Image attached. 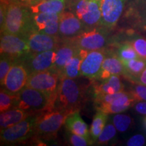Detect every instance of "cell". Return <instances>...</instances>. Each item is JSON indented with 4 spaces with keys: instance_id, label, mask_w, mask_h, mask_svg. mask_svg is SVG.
Returning a JSON list of instances; mask_svg holds the SVG:
<instances>
[{
    "instance_id": "d590c367",
    "label": "cell",
    "mask_w": 146,
    "mask_h": 146,
    "mask_svg": "<svg viewBox=\"0 0 146 146\" xmlns=\"http://www.w3.org/2000/svg\"><path fill=\"white\" fill-rule=\"evenodd\" d=\"M59 27L60 19L54 20L47 24L46 27L40 32L49 35L59 36Z\"/></svg>"
},
{
    "instance_id": "74e56055",
    "label": "cell",
    "mask_w": 146,
    "mask_h": 146,
    "mask_svg": "<svg viewBox=\"0 0 146 146\" xmlns=\"http://www.w3.org/2000/svg\"><path fill=\"white\" fill-rule=\"evenodd\" d=\"M5 1H7L8 3L12 2L18 3L27 7H30L31 5H35L39 2V0H5Z\"/></svg>"
},
{
    "instance_id": "8d00e7d4",
    "label": "cell",
    "mask_w": 146,
    "mask_h": 146,
    "mask_svg": "<svg viewBox=\"0 0 146 146\" xmlns=\"http://www.w3.org/2000/svg\"><path fill=\"white\" fill-rule=\"evenodd\" d=\"M145 143V138L142 135H135L128 140L127 145L128 146H143Z\"/></svg>"
},
{
    "instance_id": "4316f807",
    "label": "cell",
    "mask_w": 146,
    "mask_h": 146,
    "mask_svg": "<svg viewBox=\"0 0 146 146\" xmlns=\"http://www.w3.org/2000/svg\"><path fill=\"white\" fill-rule=\"evenodd\" d=\"M60 14L37 13L33 14V23L34 31H41L50 22L60 19Z\"/></svg>"
},
{
    "instance_id": "83f0119b",
    "label": "cell",
    "mask_w": 146,
    "mask_h": 146,
    "mask_svg": "<svg viewBox=\"0 0 146 146\" xmlns=\"http://www.w3.org/2000/svg\"><path fill=\"white\" fill-rule=\"evenodd\" d=\"M116 53L123 62L140 58L130 41L125 42L118 45Z\"/></svg>"
},
{
    "instance_id": "4dcf8cb0",
    "label": "cell",
    "mask_w": 146,
    "mask_h": 146,
    "mask_svg": "<svg viewBox=\"0 0 146 146\" xmlns=\"http://www.w3.org/2000/svg\"><path fill=\"white\" fill-rule=\"evenodd\" d=\"M17 62L16 60L14 58L9 57L5 55L1 54V60H0V82H1V86L2 87L3 82L7 76L10 68L13 66L14 64Z\"/></svg>"
},
{
    "instance_id": "603a6c76",
    "label": "cell",
    "mask_w": 146,
    "mask_h": 146,
    "mask_svg": "<svg viewBox=\"0 0 146 146\" xmlns=\"http://www.w3.org/2000/svg\"><path fill=\"white\" fill-rule=\"evenodd\" d=\"M88 51L79 49L68 62L65 66L62 76L70 78H76L80 76V70L83 60L86 57Z\"/></svg>"
},
{
    "instance_id": "44dd1931",
    "label": "cell",
    "mask_w": 146,
    "mask_h": 146,
    "mask_svg": "<svg viewBox=\"0 0 146 146\" xmlns=\"http://www.w3.org/2000/svg\"><path fill=\"white\" fill-rule=\"evenodd\" d=\"M30 116H33L31 113L17 108L1 112L0 114L1 130L12 127L21 122L22 120L26 119Z\"/></svg>"
},
{
    "instance_id": "5b68a950",
    "label": "cell",
    "mask_w": 146,
    "mask_h": 146,
    "mask_svg": "<svg viewBox=\"0 0 146 146\" xmlns=\"http://www.w3.org/2000/svg\"><path fill=\"white\" fill-rule=\"evenodd\" d=\"M36 116H30L12 127L1 130V144L12 145L21 143L34 137Z\"/></svg>"
},
{
    "instance_id": "d4e9b609",
    "label": "cell",
    "mask_w": 146,
    "mask_h": 146,
    "mask_svg": "<svg viewBox=\"0 0 146 146\" xmlns=\"http://www.w3.org/2000/svg\"><path fill=\"white\" fill-rule=\"evenodd\" d=\"M108 118V114L101 110H97V112L94 115L89 131L91 138L94 143H96L100 133L104 129Z\"/></svg>"
},
{
    "instance_id": "484cf974",
    "label": "cell",
    "mask_w": 146,
    "mask_h": 146,
    "mask_svg": "<svg viewBox=\"0 0 146 146\" xmlns=\"http://www.w3.org/2000/svg\"><path fill=\"white\" fill-rule=\"evenodd\" d=\"M18 94H14L6 89L1 88L0 91V111L1 112L15 108L18 102Z\"/></svg>"
},
{
    "instance_id": "ffe728a7",
    "label": "cell",
    "mask_w": 146,
    "mask_h": 146,
    "mask_svg": "<svg viewBox=\"0 0 146 146\" xmlns=\"http://www.w3.org/2000/svg\"><path fill=\"white\" fill-rule=\"evenodd\" d=\"M64 125L67 131L79 135L91 138L88 125L81 118L79 111H74L67 116Z\"/></svg>"
},
{
    "instance_id": "836d02e7",
    "label": "cell",
    "mask_w": 146,
    "mask_h": 146,
    "mask_svg": "<svg viewBox=\"0 0 146 146\" xmlns=\"http://www.w3.org/2000/svg\"><path fill=\"white\" fill-rule=\"evenodd\" d=\"M137 102L146 101V86L141 84L131 83L129 90Z\"/></svg>"
},
{
    "instance_id": "f35d334b",
    "label": "cell",
    "mask_w": 146,
    "mask_h": 146,
    "mask_svg": "<svg viewBox=\"0 0 146 146\" xmlns=\"http://www.w3.org/2000/svg\"><path fill=\"white\" fill-rule=\"evenodd\" d=\"M134 106L137 112L143 115V116H146V101H139L136 102Z\"/></svg>"
},
{
    "instance_id": "6da1fadb",
    "label": "cell",
    "mask_w": 146,
    "mask_h": 146,
    "mask_svg": "<svg viewBox=\"0 0 146 146\" xmlns=\"http://www.w3.org/2000/svg\"><path fill=\"white\" fill-rule=\"evenodd\" d=\"M32 31H34L33 14L29 7L18 3H9L1 33L16 35L25 38Z\"/></svg>"
},
{
    "instance_id": "ac0fdd59",
    "label": "cell",
    "mask_w": 146,
    "mask_h": 146,
    "mask_svg": "<svg viewBox=\"0 0 146 146\" xmlns=\"http://www.w3.org/2000/svg\"><path fill=\"white\" fill-rule=\"evenodd\" d=\"M136 102H137L135 100L130 91H125L121 96L118 97L111 103L96 108V110L108 114H118L134 106Z\"/></svg>"
},
{
    "instance_id": "1f68e13d",
    "label": "cell",
    "mask_w": 146,
    "mask_h": 146,
    "mask_svg": "<svg viewBox=\"0 0 146 146\" xmlns=\"http://www.w3.org/2000/svg\"><path fill=\"white\" fill-rule=\"evenodd\" d=\"M116 134V129L114 124H108L105 126L96 143H98V145H106L114 137Z\"/></svg>"
},
{
    "instance_id": "b9f144b4",
    "label": "cell",
    "mask_w": 146,
    "mask_h": 146,
    "mask_svg": "<svg viewBox=\"0 0 146 146\" xmlns=\"http://www.w3.org/2000/svg\"><path fill=\"white\" fill-rule=\"evenodd\" d=\"M47 1V0H39V2H41V1Z\"/></svg>"
},
{
    "instance_id": "8fae6325",
    "label": "cell",
    "mask_w": 146,
    "mask_h": 146,
    "mask_svg": "<svg viewBox=\"0 0 146 146\" xmlns=\"http://www.w3.org/2000/svg\"><path fill=\"white\" fill-rule=\"evenodd\" d=\"M29 72L23 64L17 62L10 68L3 82V88L14 94H18L27 86Z\"/></svg>"
},
{
    "instance_id": "7a4b0ae2",
    "label": "cell",
    "mask_w": 146,
    "mask_h": 146,
    "mask_svg": "<svg viewBox=\"0 0 146 146\" xmlns=\"http://www.w3.org/2000/svg\"><path fill=\"white\" fill-rule=\"evenodd\" d=\"M18 102L16 108L37 115L45 111L55 108L56 97L37 90L25 87L18 94Z\"/></svg>"
},
{
    "instance_id": "60d3db41",
    "label": "cell",
    "mask_w": 146,
    "mask_h": 146,
    "mask_svg": "<svg viewBox=\"0 0 146 146\" xmlns=\"http://www.w3.org/2000/svg\"><path fill=\"white\" fill-rule=\"evenodd\" d=\"M143 125H144V127H145V129H146V116L143 118Z\"/></svg>"
},
{
    "instance_id": "8992f818",
    "label": "cell",
    "mask_w": 146,
    "mask_h": 146,
    "mask_svg": "<svg viewBox=\"0 0 146 146\" xmlns=\"http://www.w3.org/2000/svg\"><path fill=\"white\" fill-rule=\"evenodd\" d=\"M60 79V74L52 68L29 74L26 87L37 89L56 97Z\"/></svg>"
},
{
    "instance_id": "7402d4cb",
    "label": "cell",
    "mask_w": 146,
    "mask_h": 146,
    "mask_svg": "<svg viewBox=\"0 0 146 146\" xmlns=\"http://www.w3.org/2000/svg\"><path fill=\"white\" fill-rule=\"evenodd\" d=\"M66 6V0H47L29 7L32 14H61Z\"/></svg>"
},
{
    "instance_id": "2e32d148",
    "label": "cell",
    "mask_w": 146,
    "mask_h": 146,
    "mask_svg": "<svg viewBox=\"0 0 146 146\" xmlns=\"http://www.w3.org/2000/svg\"><path fill=\"white\" fill-rule=\"evenodd\" d=\"M125 66L123 61L118 57L117 53L107 51V54L102 64L99 79H106L113 74L125 76Z\"/></svg>"
},
{
    "instance_id": "52a82bcc",
    "label": "cell",
    "mask_w": 146,
    "mask_h": 146,
    "mask_svg": "<svg viewBox=\"0 0 146 146\" xmlns=\"http://www.w3.org/2000/svg\"><path fill=\"white\" fill-rule=\"evenodd\" d=\"M0 51L1 54L14 58L17 62L31 53L30 47L24 36L5 33H1Z\"/></svg>"
},
{
    "instance_id": "7c38bea8",
    "label": "cell",
    "mask_w": 146,
    "mask_h": 146,
    "mask_svg": "<svg viewBox=\"0 0 146 146\" xmlns=\"http://www.w3.org/2000/svg\"><path fill=\"white\" fill-rule=\"evenodd\" d=\"M102 18L100 26L111 29L116 26L123 14L125 0H101Z\"/></svg>"
},
{
    "instance_id": "5bb4252c",
    "label": "cell",
    "mask_w": 146,
    "mask_h": 146,
    "mask_svg": "<svg viewBox=\"0 0 146 146\" xmlns=\"http://www.w3.org/2000/svg\"><path fill=\"white\" fill-rule=\"evenodd\" d=\"M85 26L81 20L72 12H65L60 14L59 36L61 39L75 37L85 30Z\"/></svg>"
},
{
    "instance_id": "7bdbcfd3",
    "label": "cell",
    "mask_w": 146,
    "mask_h": 146,
    "mask_svg": "<svg viewBox=\"0 0 146 146\" xmlns=\"http://www.w3.org/2000/svg\"><path fill=\"white\" fill-rule=\"evenodd\" d=\"M96 1H99V0H96Z\"/></svg>"
},
{
    "instance_id": "d6986e66",
    "label": "cell",
    "mask_w": 146,
    "mask_h": 146,
    "mask_svg": "<svg viewBox=\"0 0 146 146\" xmlns=\"http://www.w3.org/2000/svg\"><path fill=\"white\" fill-rule=\"evenodd\" d=\"M101 3V0H89L88 11L80 19L87 30L96 28L98 25L100 26L102 18Z\"/></svg>"
},
{
    "instance_id": "30bf717a",
    "label": "cell",
    "mask_w": 146,
    "mask_h": 146,
    "mask_svg": "<svg viewBox=\"0 0 146 146\" xmlns=\"http://www.w3.org/2000/svg\"><path fill=\"white\" fill-rule=\"evenodd\" d=\"M107 54L105 49L89 51L82 62L80 76L90 78L92 81L99 79L102 64Z\"/></svg>"
},
{
    "instance_id": "d6a6232c",
    "label": "cell",
    "mask_w": 146,
    "mask_h": 146,
    "mask_svg": "<svg viewBox=\"0 0 146 146\" xmlns=\"http://www.w3.org/2000/svg\"><path fill=\"white\" fill-rule=\"evenodd\" d=\"M140 58L146 60V39L137 36L129 41Z\"/></svg>"
},
{
    "instance_id": "277c9868",
    "label": "cell",
    "mask_w": 146,
    "mask_h": 146,
    "mask_svg": "<svg viewBox=\"0 0 146 146\" xmlns=\"http://www.w3.org/2000/svg\"><path fill=\"white\" fill-rule=\"evenodd\" d=\"M70 113L72 112L68 110L55 108L52 110L45 111L37 114L34 137L47 140L55 138Z\"/></svg>"
},
{
    "instance_id": "cb8c5ba5",
    "label": "cell",
    "mask_w": 146,
    "mask_h": 146,
    "mask_svg": "<svg viewBox=\"0 0 146 146\" xmlns=\"http://www.w3.org/2000/svg\"><path fill=\"white\" fill-rule=\"evenodd\" d=\"M123 62L126 70V74L124 77L129 80L131 83H135L137 78L145 68L146 60L139 58L124 61Z\"/></svg>"
},
{
    "instance_id": "e0dca14e",
    "label": "cell",
    "mask_w": 146,
    "mask_h": 146,
    "mask_svg": "<svg viewBox=\"0 0 146 146\" xmlns=\"http://www.w3.org/2000/svg\"><path fill=\"white\" fill-rule=\"evenodd\" d=\"M93 94L94 97L102 95L113 94L125 90V85L121 81L120 75L113 74L100 83L93 81Z\"/></svg>"
},
{
    "instance_id": "e575fe53",
    "label": "cell",
    "mask_w": 146,
    "mask_h": 146,
    "mask_svg": "<svg viewBox=\"0 0 146 146\" xmlns=\"http://www.w3.org/2000/svg\"><path fill=\"white\" fill-rule=\"evenodd\" d=\"M89 9V0H76L73 6L72 12L81 19L87 12Z\"/></svg>"
},
{
    "instance_id": "f546056e",
    "label": "cell",
    "mask_w": 146,
    "mask_h": 146,
    "mask_svg": "<svg viewBox=\"0 0 146 146\" xmlns=\"http://www.w3.org/2000/svg\"><path fill=\"white\" fill-rule=\"evenodd\" d=\"M66 139L69 145L72 146H88L94 143L91 138L74 134L68 131L66 133Z\"/></svg>"
},
{
    "instance_id": "ba28073f",
    "label": "cell",
    "mask_w": 146,
    "mask_h": 146,
    "mask_svg": "<svg viewBox=\"0 0 146 146\" xmlns=\"http://www.w3.org/2000/svg\"><path fill=\"white\" fill-rule=\"evenodd\" d=\"M106 29L94 28L83 31L75 37L68 39L78 48L89 51L103 49L107 42Z\"/></svg>"
},
{
    "instance_id": "9a60e30c",
    "label": "cell",
    "mask_w": 146,
    "mask_h": 146,
    "mask_svg": "<svg viewBox=\"0 0 146 146\" xmlns=\"http://www.w3.org/2000/svg\"><path fill=\"white\" fill-rule=\"evenodd\" d=\"M79 50L76 45L66 39H62L61 42L56 50V57L54 69L60 76H62L63 70L68 61Z\"/></svg>"
},
{
    "instance_id": "f1b7e54d",
    "label": "cell",
    "mask_w": 146,
    "mask_h": 146,
    "mask_svg": "<svg viewBox=\"0 0 146 146\" xmlns=\"http://www.w3.org/2000/svg\"><path fill=\"white\" fill-rule=\"evenodd\" d=\"M112 121L116 130L121 133H125L129 130L133 123V118L129 115L122 114L114 115Z\"/></svg>"
},
{
    "instance_id": "9c48e42d",
    "label": "cell",
    "mask_w": 146,
    "mask_h": 146,
    "mask_svg": "<svg viewBox=\"0 0 146 146\" xmlns=\"http://www.w3.org/2000/svg\"><path fill=\"white\" fill-rule=\"evenodd\" d=\"M56 50L46 51L41 53H29L20 60L28 71L32 73L48 70L54 68Z\"/></svg>"
},
{
    "instance_id": "3957f363",
    "label": "cell",
    "mask_w": 146,
    "mask_h": 146,
    "mask_svg": "<svg viewBox=\"0 0 146 146\" xmlns=\"http://www.w3.org/2000/svg\"><path fill=\"white\" fill-rule=\"evenodd\" d=\"M83 102V89L74 78L60 76L55 108L73 112L80 110Z\"/></svg>"
},
{
    "instance_id": "ab89813d",
    "label": "cell",
    "mask_w": 146,
    "mask_h": 146,
    "mask_svg": "<svg viewBox=\"0 0 146 146\" xmlns=\"http://www.w3.org/2000/svg\"><path fill=\"white\" fill-rule=\"evenodd\" d=\"M135 83L141 84V85H145L146 86V67L142 72L139 74V76L137 78L136 81Z\"/></svg>"
},
{
    "instance_id": "4fadbf2b",
    "label": "cell",
    "mask_w": 146,
    "mask_h": 146,
    "mask_svg": "<svg viewBox=\"0 0 146 146\" xmlns=\"http://www.w3.org/2000/svg\"><path fill=\"white\" fill-rule=\"evenodd\" d=\"M31 53H41L56 50L61 42L60 36L49 35L43 33L32 31L25 36Z\"/></svg>"
}]
</instances>
